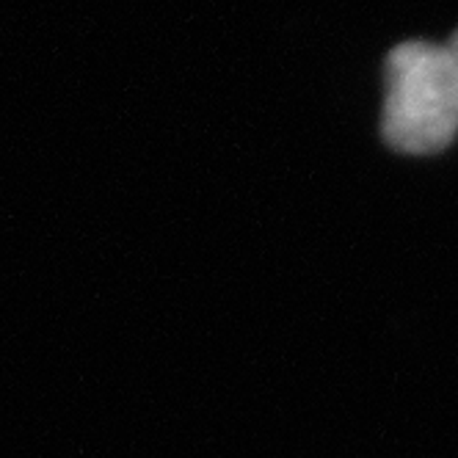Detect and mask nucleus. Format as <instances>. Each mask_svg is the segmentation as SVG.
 <instances>
[{
  "mask_svg": "<svg viewBox=\"0 0 458 458\" xmlns=\"http://www.w3.org/2000/svg\"><path fill=\"white\" fill-rule=\"evenodd\" d=\"M384 141L403 155H437L458 133V67L447 45L403 42L386 58Z\"/></svg>",
  "mask_w": 458,
  "mask_h": 458,
  "instance_id": "obj_1",
  "label": "nucleus"
},
{
  "mask_svg": "<svg viewBox=\"0 0 458 458\" xmlns=\"http://www.w3.org/2000/svg\"><path fill=\"white\" fill-rule=\"evenodd\" d=\"M447 47H450V53H453V58H455V67H458V34L450 39V45H447Z\"/></svg>",
  "mask_w": 458,
  "mask_h": 458,
  "instance_id": "obj_2",
  "label": "nucleus"
}]
</instances>
